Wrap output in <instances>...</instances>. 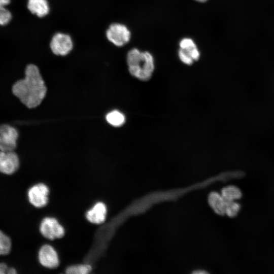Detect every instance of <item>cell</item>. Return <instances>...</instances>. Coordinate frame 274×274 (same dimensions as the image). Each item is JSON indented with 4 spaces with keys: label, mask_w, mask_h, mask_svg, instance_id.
Listing matches in <instances>:
<instances>
[{
    "label": "cell",
    "mask_w": 274,
    "mask_h": 274,
    "mask_svg": "<svg viewBox=\"0 0 274 274\" xmlns=\"http://www.w3.org/2000/svg\"><path fill=\"white\" fill-rule=\"evenodd\" d=\"M25 75L24 79L14 84L12 91L26 107L28 108H36L44 98L47 87L36 65H28L25 71Z\"/></svg>",
    "instance_id": "6da1fadb"
},
{
    "label": "cell",
    "mask_w": 274,
    "mask_h": 274,
    "mask_svg": "<svg viewBox=\"0 0 274 274\" xmlns=\"http://www.w3.org/2000/svg\"><path fill=\"white\" fill-rule=\"evenodd\" d=\"M126 61L129 72L133 77L145 82L151 78L155 69V62L150 52L133 48L128 52Z\"/></svg>",
    "instance_id": "7a4b0ae2"
},
{
    "label": "cell",
    "mask_w": 274,
    "mask_h": 274,
    "mask_svg": "<svg viewBox=\"0 0 274 274\" xmlns=\"http://www.w3.org/2000/svg\"><path fill=\"white\" fill-rule=\"evenodd\" d=\"M106 36L109 41L115 46L122 47L129 42L131 32L124 24L114 23L109 26Z\"/></svg>",
    "instance_id": "3957f363"
},
{
    "label": "cell",
    "mask_w": 274,
    "mask_h": 274,
    "mask_svg": "<svg viewBox=\"0 0 274 274\" xmlns=\"http://www.w3.org/2000/svg\"><path fill=\"white\" fill-rule=\"evenodd\" d=\"M50 49L53 54L59 56L67 55L73 48V42L70 36L57 32L52 38Z\"/></svg>",
    "instance_id": "277c9868"
},
{
    "label": "cell",
    "mask_w": 274,
    "mask_h": 274,
    "mask_svg": "<svg viewBox=\"0 0 274 274\" xmlns=\"http://www.w3.org/2000/svg\"><path fill=\"white\" fill-rule=\"evenodd\" d=\"M18 133L16 129L7 124L0 126V150L13 151L16 147Z\"/></svg>",
    "instance_id": "5b68a950"
},
{
    "label": "cell",
    "mask_w": 274,
    "mask_h": 274,
    "mask_svg": "<svg viewBox=\"0 0 274 274\" xmlns=\"http://www.w3.org/2000/svg\"><path fill=\"white\" fill-rule=\"evenodd\" d=\"M40 231L46 238L53 239L61 237L64 234V229L53 218H45L40 225Z\"/></svg>",
    "instance_id": "8992f818"
},
{
    "label": "cell",
    "mask_w": 274,
    "mask_h": 274,
    "mask_svg": "<svg viewBox=\"0 0 274 274\" xmlns=\"http://www.w3.org/2000/svg\"><path fill=\"white\" fill-rule=\"evenodd\" d=\"M19 160L13 151L0 150V172L6 175H12L18 168Z\"/></svg>",
    "instance_id": "52a82bcc"
},
{
    "label": "cell",
    "mask_w": 274,
    "mask_h": 274,
    "mask_svg": "<svg viewBox=\"0 0 274 274\" xmlns=\"http://www.w3.org/2000/svg\"><path fill=\"white\" fill-rule=\"evenodd\" d=\"M49 190L43 184H38L31 187L28 192L29 202L37 208L45 206L48 201Z\"/></svg>",
    "instance_id": "ba28073f"
},
{
    "label": "cell",
    "mask_w": 274,
    "mask_h": 274,
    "mask_svg": "<svg viewBox=\"0 0 274 274\" xmlns=\"http://www.w3.org/2000/svg\"><path fill=\"white\" fill-rule=\"evenodd\" d=\"M39 258L40 263L45 267L54 268L58 266V257L55 250L49 245H44L40 250Z\"/></svg>",
    "instance_id": "9c48e42d"
},
{
    "label": "cell",
    "mask_w": 274,
    "mask_h": 274,
    "mask_svg": "<svg viewBox=\"0 0 274 274\" xmlns=\"http://www.w3.org/2000/svg\"><path fill=\"white\" fill-rule=\"evenodd\" d=\"M179 45V49L194 61H196L199 59L200 53L193 39L184 38L181 40Z\"/></svg>",
    "instance_id": "30bf717a"
},
{
    "label": "cell",
    "mask_w": 274,
    "mask_h": 274,
    "mask_svg": "<svg viewBox=\"0 0 274 274\" xmlns=\"http://www.w3.org/2000/svg\"><path fill=\"white\" fill-rule=\"evenodd\" d=\"M107 214L105 204L101 202H97L88 211L86 214L89 221L94 224H100L104 222Z\"/></svg>",
    "instance_id": "8fae6325"
},
{
    "label": "cell",
    "mask_w": 274,
    "mask_h": 274,
    "mask_svg": "<svg viewBox=\"0 0 274 274\" xmlns=\"http://www.w3.org/2000/svg\"><path fill=\"white\" fill-rule=\"evenodd\" d=\"M27 8L39 17H45L50 11L47 0H28Z\"/></svg>",
    "instance_id": "7c38bea8"
},
{
    "label": "cell",
    "mask_w": 274,
    "mask_h": 274,
    "mask_svg": "<svg viewBox=\"0 0 274 274\" xmlns=\"http://www.w3.org/2000/svg\"><path fill=\"white\" fill-rule=\"evenodd\" d=\"M209 202L214 211L220 215L225 214L226 203L221 194L213 192L210 194Z\"/></svg>",
    "instance_id": "4fadbf2b"
},
{
    "label": "cell",
    "mask_w": 274,
    "mask_h": 274,
    "mask_svg": "<svg viewBox=\"0 0 274 274\" xmlns=\"http://www.w3.org/2000/svg\"><path fill=\"white\" fill-rule=\"evenodd\" d=\"M221 195L225 202H229L240 199L242 196V192L237 186L229 185L222 189Z\"/></svg>",
    "instance_id": "5bb4252c"
},
{
    "label": "cell",
    "mask_w": 274,
    "mask_h": 274,
    "mask_svg": "<svg viewBox=\"0 0 274 274\" xmlns=\"http://www.w3.org/2000/svg\"><path fill=\"white\" fill-rule=\"evenodd\" d=\"M107 122L114 127L122 126L125 121V116L120 112L114 110L109 113L106 116Z\"/></svg>",
    "instance_id": "9a60e30c"
},
{
    "label": "cell",
    "mask_w": 274,
    "mask_h": 274,
    "mask_svg": "<svg viewBox=\"0 0 274 274\" xmlns=\"http://www.w3.org/2000/svg\"><path fill=\"white\" fill-rule=\"evenodd\" d=\"M10 2V0H0V25L8 23L12 18L10 12L5 8Z\"/></svg>",
    "instance_id": "2e32d148"
},
{
    "label": "cell",
    "mask_w": 274,
    "mask_h": 274,
    "mask_svg": "<svg viewBox=\"0 0 274 274\" xmlns=\"http://www.w3.org/2000/svg\"><path fill=\"white\" fill-rule=\"evenodd\" d=\"M11 241L9 237L0 230V256L6 255L11 249Z\"/></svg>",
    "instance_id": "e0dca14e"
},
{
    "label": "cell",
    "mask_w": 274,
    "mask_h": 274,
    "mask_svg": "<svg viewBox=\"0 0 274 274\" xmlns=\"http://www.w3.org/2000/svg\"><path fill=\"white\" fill-rule=\"evenodd\" d=\"M92 269L90 265L78 264L68 267L66 270L68 274H87Z\"/></svg>",
    "instance_id": "ac0fdd59"
},
{
    "label": "cell",
    "mask_w": 274,
    "mask_h": 274,
    "mask_svg": "<svg viewBox=\"0 0 274 274\" xmlns=\"http://www.w3.org/2000/svg\"><path fill=\"white\" fill-rule=\"evenodd\" d=\"M226 203L225 214L229 217H235L241 209V204L235 201L226 202Z\"/></svg>",
    "instance_id": "d6986e66"
},
{
    "label": "cell",
    "mask_w": 274,
    "mask_h": 274,
    "mask_svg": "<svg viewBox=\"0 0 274 274\" xmlns=\"http://www.w3.org/2000/svg\"><path fill=\"white\" fill-rule=\"evenodd\" d=\"M8 267L7 265L3 263H0V274H6L7 273Z\"/></svg>",
    "instance_id": "ffe728a7"
},
{
    "label": "cell",
    "mask_w": 274,
    "mask_h": 274,
    "mask_svg": "<svg viewBox=\"0 0 274 274\" xmlns=\"http://www.w3.org/2000/svg\"><path fill=\"white\" fill-rule=\"evenodd\" d=\"M17 273L16 270L14 268H8L7 270V274H16Z\"/></svg>",
    "instance_id": "44dd1931"
},
{
    "label": "cell",
    "mask_w": 274,
    "mask_h": 274,
    "mask_svg": "<svg viewBox=\"0 0 274 274\" xmlns=\"http://www.w3.org/2000/svg\"><path fill=\"white\" fill-rule=\"evenodd\" d=\"M194 273H207V272L206 271H204L199 270V271H194Z\"/></svg>",
    "instance_id": "7402d4cb"
},
{
    "label": "cell",
    "mask_w": 274,
    "mask_h": 274,
    "mask_svg": "<svg viewBox=\"0 0 274 274\" xmlns=\"http://www.w3.org/2000/svg\"><path fill=\"white\" fill-rule=\"evenodd\" d=\"M195 1L197 2H198V3H206L207 2L208 0H194Z\"/></svg>",
    "instance_id": "603a6c76"
}]
</instances>
